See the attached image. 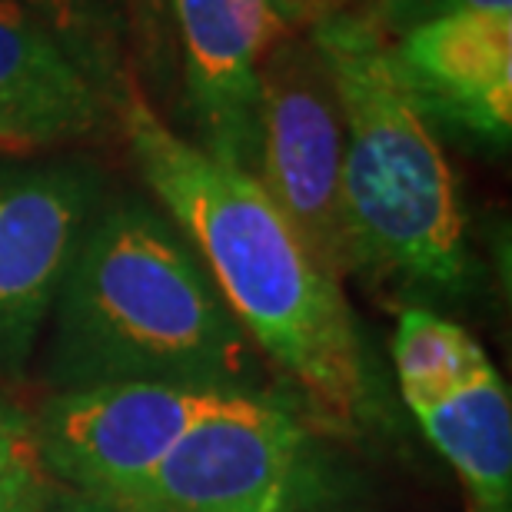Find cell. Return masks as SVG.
<instances>
[{
    "label": "cell",
    "instance_id": "6da1fadb",
    "mask_svg": "<svg viewBox=\"0 0 512 512\" xmlns=\"http://www.w3.org/2000/svg\"><path fill=\"white\" fill-rule=\"evenodd\" d=\"M114 110L143 183L250 343L300 386L316 416L363 429L380 413V386L340 280L247 170L180 137L133 77L117 80Z\"/></svg>",
    "mask_w": 512,
    "mask_h": 512
},
{
    "label": "cell",
    "instance_id": "7a4b0ae2",
    "mask_svg": "<svg viewBox=\"0 0 512 512\" xmlns=\"http://www.w3.org/2000/svg\"><path fill=\"white\" fill-rule=\"evenodd\" d=\"M253 343L200 256L143 200L100 207L54 303L47 383L256 386Z\"/></svg>",
    "mask_w": 512,
    "mask_h": 512
},
{
    "label": "cell",
    "instance_id": "3957f363",
    "mask_svg": "<svg viewBox=\"0 0 512 512\" xmlns=\"http://www.w3.org/2000/svg\"><path fill=\"white\" fill-rule=\"evenodd\" d=\"M343 110V213L356 273L463 293L473 280L466 213L433 124L396 67L393 40L360 7L310 24Z\"/></svg>",
    "mask_w": 512,
    "mask_h": 512
},
{
    "label": "cell",
    "instance_id": "277c9868",
    "mask_svg": "<svg viewBox=\"0 0 512 512\" xmlns=\"http://www.w3.org/2000/svg\"><path fill=\"white\" fill-rule=\"evenodd\" d=\"M343 466L293 406L263 389L227 393L183 433L117 509L336 512Z\"/></svg>",
    "mask_w": 512,
    "mask_h": 512
},
{
    "label": "cell",
    "instance_id": "5b68a950",
    "mask_svg": "<svg viewBox=\"0 0 512 512\" xmlns=\"http://www.w3.org/2000/svg\"><path fill=\"white\" fill-rule=\"evenodd\" d=\"M250 177L336 280L356 273L343 213V110L310 34L283 37L260 64Z\"/></svg>",
    "mask_w": 512,
    "mask_h": 512
},
{
    "label": "cell",
    "instance_id": "8992f818",
    "mask_svg": "<svg viewBox=\"0 0 512 512\" xmlns=\"http://www.w3.org/2000/svg\"><path fill=\"white\" fill-rule=\"evenodd\" d=\"M393 366L399 396L463 479L476 512H512V406L483 346L429 306H406Z\"/></svg>",
    "mask_w": 512,
    "mask_h": 512
},
{
    "label": "cell",
    "instance_id": "52a82bcc",
    "mask_svg": "<svg viewBox=\"0 0 512 512\" xmlns=\"http://www.w3.org/2000/svg\"><path fill=\"white\" fill-rule=\"evenodd\" d=\"M227 393L243 389L104 383L60 389L30 419L50 479H60L80 496L120 506Z\"/></svg>",
    "mask_w": 512,
    "mask_h": 512
},
{
    "label": "cell",
    "instance_id": "ba28073f",
    "mask_svg": "<svg viewBox=\"0 0 512 512\" xmlns=\"http://www.w3.org/2000/svg\"><path fill=\"white\" fill-rule=\"evenodd\" d=\"M100 200L90 163H0V376H20L34 356Z\"/></svg>",
    "mask_w": 512,
    "mask_h": 512
},
{
    "label": "cell",
    "instance_id": "9c48e42d",
    "mask_svg": "<svg viewBox=\"0 0 512 512\" xmlns=\"http://www.w3.org/2000/svg\"><path fill=\"white\" fill-rule=\"evenodd\" d=\"M200 147L250 173L260 64L296 30L290 0H167Z\"/></svg>",
    "mask_w": 512,
    "mask_h": 512
},
{
    "label": "cell",
    "instance_id": "30bf717a",
    "mask_svg": "<svg viewBox=\"0 0 512 512\" xmlns=\"http://www.w3.org/2000/svg\"><path fill=\"white\" fill-rule=\"evenodd\" d=\"M396 67L429 124L506 147L512 133V10H459L396 37Z\"/></svg>",
    "mask_w": 512,
    "mask_h": 512
},
{
    "label": "cell",
    "instance_id": "8fae6325",
    "mask_svg": "<svg viewBox=\"0 0 512 512\" xmlns=\"http://www.w3.org/2000/svg\"><path fill=\"white\" fill-rule=\"evenodd\" d=\"M114 97L17 0H0V157H34L104 127Z\"/></svg>",
    "mask_w": 512,
    "mask_h": 512
},
{
    "label": "cell",
    "instance_id": "7c38bea8",
    "mask_svg": "<svg viewBox=\"0 0 512 512\" xmlns=\"http://www.w3.org/2000/svg\"><path fill=\"white\" fill-rule=\"evenodd\" d=\"M94 74L100 84L117 87L120 17L114 0H17Z\"/></svg>",
    "mask_w": 512,
    "mask_h": 512
},
{
    "label": "cell",
    "instance_id": "4fadbf2b",
    "mask_svg": "<svg viewBox=\"0 0 512 512\" xmlns=\"http://www.w3.org/2000/svg\"><path fill=\"white\" fill-rule=\"evenodd\" d=\"M54 503L34 419L0 399V512H47Z\"/></svg>",
    "mask_w": 512,
    "mask_h": 512
},
{
    "label": "cell",
    "instance_id": "5bb4252c",
    "mask_svg": "<svg viewBox=\"0 0 512 512\" xmlns=\"http://www.w3.org/2000/svg\"><path fill=\"white\" fill-rule=\"evenodd\" d=\"M363 10L393 40L409 34L419 24H429V20L446 14H459V10H512V0H370Z\"/></svg>",
    "mask_w": 512,
    "mask_h": 512
},
{
    "label": "cell",
    "instance_id": "9a60e30c",
    "mask_svg": "<svg viewBox=\"0 0 512 512\" xmlns=\"http://www.w3.org/2000/svg\"><path fill=\"white\" fill-rule=\"evenodd\" d=\"M47 512H127V509H117V506H107L100 499H90V496H80V493H70V496H60L50 503Z\"/></svg>",
    "mask_w": 512,
    "mask_h": 512
},
{
    "label": "cell",
    "instance_id": "2e32d148",
    "mask_svg": "<svg viewBox=\"0 0 512 512\" xmlns=\"http://www.w3.org/2000/svg\"><path fill=\"white\" fill-rule=\"evenodd\" d=\"M340 7V0H290V10L296 17V24H306L310 27L316 17H323L326 10Z\"/></svg>",
    "mask_w": 512,
    "mask_h": 512
}]
</instances>
